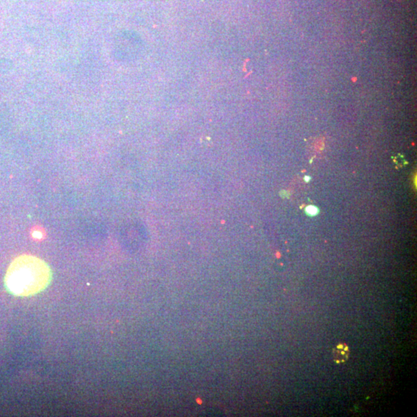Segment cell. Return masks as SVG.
<instances>
[{
	"label": "cell",
	"mask_w": 417,
	"mask_h": 417,
	"mask_svg": "<svg viewBox=\"0 0 417 417\" xmlns=\"http://www.w3.org/2000/svg\"><path fill=\"white\" fill-rule=\"evenodd\" d=\"M52 279L49 265L40 258L23 254L16 258L7 270L5 284L11 294L29 297L41 292Z\"/></svg>",
	"instance_id": "obj_1"
},
{
	"label": "cell",
	"mask_w": 417,
	"mask_h": 417,
	"mask_svg": "<svg viewBox=\"0 0 417 417\" xmlns=\"http://www.w3.org/2000/svg\"><path fill=\"white\" fill-rule=\"evenodd\" d=\"M306 211H307L309 215L315 216L318 214V209L316 208V207L313 206V205H310V206L307 207Z\"/></svg>",
	"instance_id": "obj_3"
},
{
	"label": "cell",
	"mask_w": 417,
	"mask_h": 417,
	"mask_svg": "<svg viewBox=\"0 0 417 417\" xmlns=\"http://www.w3.org/2000/svg\"><path fill=\"white\" fill-rule=\"evenodd\" d=\"M350 351L348 345L339 344L333 350L334 361L336 363H343L348 360Z\"/></svg>",
	"instance_id": "obj_2"
},
{
	"label": "cell",
	"mask_w": 417,
	"mask_h": 417,
	"mask_svg": "<svg viewBox=\"0 0 417 417\" xmlns=\"http://www.w3.org/2000/svg\"><path fill=\"white\" fill-rule=\"evenodd\" d=\"M33 237L37 239H40L42 237L41 233H40V232H34V233H33Z\"/></svg>",
	"instance_id": "obj_4"
}]
</instances>
